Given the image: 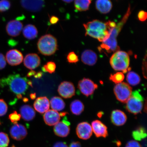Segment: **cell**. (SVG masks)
Masks as SVG:
<instances>
[{"instance_id": "obj_29", "label": "cell", "mask_w": 147, "mask_h": 147, "mask_svg": "<svg viewBox=\"0 0 147 147\" xmlns=\"http://www.w3.org/2000/svg\"><path fill=\"white\" fill-rule=\"evenodd\" d=\"M126 80L130 85L135 86L139 84L141 78L137 73L134 71H130L127 75Z\"/></svg>"}, {"instance_id": "obj_14", "label": "cell", "mask_w": 147, "mask_h": 147, "mask_svg": "<svg viewBox=\"0 0 147 147\" xmlns=\"http://www.w3.org/2000/svg\"><path fill=\"white\" fill-rule=\"evenodd\" d=\"M142 102L131 96L126 102V109L130 113L138 114L141 113L142 109Z\"/></svg>"}, {"instance_id": "obj_10", "label": "cell", "mask_w": 147, "mask_h": 147, "mask_svg": "<svg viewBox=\"0 0 147 147\" xmlns=\"http://www.w3.org/2000/svg\"><path fill=\"white\" fill-rule=\"evenodd\" d=\"M92 132L91 126L87 122L80 123L76 129V134L78 138L84 140L89 139L91 137Z\"/></svg>"}, {"instance_id": "obj_22", "label": "cell", "mask_w": 147, "mask_h": 147, "mask_svg": "<svg viewBox=\"0 0 147 147\" xmlns=\"http://www.w3.org/2000/svg\"><path fill=\"white\" fill-rule=\"evenodd\" d=\"M70 130L69 126L60 122L55 125L54 128L55 134L58 137H67L69 135Z\"/></svg>"}, {"instance_id": "obj_45", "label": "cell", "mask_w": 147, "mask_h": 147, "mask_svg": "<svg viewBox=\"0 0 147 147\" xmlns=\"http://www.w3.org/2000/svg\"><path fill=\"white\" fill-rule=\"evenodd\" d=\"M36 72L35 71H34L32 70L27 73V77H30L33 76H34V75L36 74Z\"/></svg>"}, {"instance_id": "obj_46", "label": "cell", "mask_w": 147, "mask_h": 147, "mask_svg": "<svg viewBox=\"0 0 147 147\" xmlns=\"http://www.w3.org/2000/svg\"><path fill=\"white\" fill-rule=\"evenodd\" d=\"M36 93H32L30 95V97L32 100H34L36 98Z\"/></svg>"}, {"instance_id": "obj_16", "label": "cell", "mask_w": 147, "mask_h": 147, "mask_svg": "<svg viewBox=\"0 0 147 147\" xmlns=\"http://www.w3.org/2000/svg\"><path fill=\"white\" fill-rule=\"evenodd\" d=\"M91 127L92 131L96 137L105 138L108 136L107 128L100 121H94L92 123Z\"/></svg>"}, {"instance_id": "obj_51", "label": "cell", "mask_w": 147, "mask_h": 147, "mask_svg": "<svg viewBox=\"0 0 147 147\" xmlns=\"http://www.w3.org/2000/svg\"><path fill=\"white\" fill-rule=\"evenodd\" d=\"M1 122H0V125H1Z\"/></svg>"}, {"instance_id": "obj_43", "label": "cell", "mask_w": 147, "mask_h": 147, "mask_svg": "<svg viewBox=\"0 0 147 147\" xmlns=\"http://www.w3.org/2000/svg\"><path fill=\"white\" fill-rule=\"evenodd\" d=\"M69 147H81V145L80 142H73L70 144Z\"/></svg>"}, {"instance_id": "obj_20", "label": "cell", "mask_w": 147, "mask_h": 147, "mask_svg": "<svg viewBox=\"0 0 147 147\" xmlns=\"http://www.w3.org/2000/svg\"><path fill=\"white\" fill-rule=\"evenodd\" d=\"M81 59L83 63L86 65L92 66L96 63L97 56L93 51L88 49L82 53Z\"/></svg>"}, {"instance_id": "obj_35", "label": "cell", "mask_w": 147, "mask_h": 147, "mask_svg": "<svg viewBox=\"0 0 147 147\" xmlns=\"http://www.w3.org/2000/svg\"><path fill=\"white\" fill-rule=\"evenodd\" d=\"M8 106L3 99H0V117L6 114L8 111Z\"/></svg>"}, {"instance_id": "obj_31", "label": "cell", "mask_w": 147, "mask_h": 147, "mask_svg": "<svg viewBox=\"0 0 147 147\" xmlns=\"http://www.w3.org/2000/svg\"><path fill=\"white\" fill-rule=\"evenodd\" d=\"M109 79L111 81L117 84L123 82L124 79V75L123 73L117 72L110 75Z\"/></svg>"}, {"instance_id": "obj_33", "label": "cell", "mask_w": 147, "mask_h": 147, "mask_svg": "<svg viewBox=\"0 0 147 147\" xmlns=\"http://www.w3.org/2000/svg\"><path fill=\"white\" fill-rule=\"evenodd\" d=\"M11 6V3L8 0L0 1V12H3L9 10Z\"/></svg>"}, {"instance_id": "obj_27", "label": "cell", "mask_w": 147, "mask_h": 147, "mask_svg": "<svg viewBox=\"0 0 147 147\" xmlns=\"http://www.w3.org/2000/svg\"><path fill=\"white\" fill-rule=\"evenodd\" d=\"M92 0H75V9L79 11H84L89 9Z\"/></svg>"}, {"instance_id": "obj_39", "label": "cell", "mask_w": 147, "mask_h": 147, "mask_svg": "<svg viewBox=\"0 0 147 147\" xmlns=\"http://www.w3.org/2000/svg\"><path fill=\"white\" fill-rule=\"evenodd\" d=\"M125 147H142L140 144L137 141L130 140L127 143Z\"/></svg>"}, {"instance_id": "obj_32", "label": "cell", "mask_w": 147, "mask_h": 147, "mask_svg": "<svg viewBox=\"0 0 147 147\" xmlns=\"http://www.w3.org/2000/svg\"><path fill=\"white\" fill-rule=\"evenodd\" d=\"M10 140L8 135L3 132H0V147L8 146Z\"/></svg>"}, {"instance_id": "obj_2", "label": "cell", "mask_w": 147, "mask_h": 147, "mask_svg": "<svg viewBox=\"0 0 147 147\" xmlns=\"http://www.w3.org/2000/svg\"><path fill=\"white\" fill-rule=\"evenodd\" d=\"M131 13L130 7L129 5L127 11L122 20L110 30L109 36L105 41L102 42V45L98 48L100 51H104L108 53L115 52L119 51L120 48L117 45V38L122 30Z\"/></svg>"}, {"instance_id": "obj_44", "label": "cell", "mask_w": 147, "mask_h": 147, "mask_svg": "<svg viewBox=\"0 0 147 147\" xmlns=\"http://www.w3.org/2000/svg\"><path fill=\"white\" fill-rule=\"evenodd\" d=\"M43 73L41 71H39V72L36 73L34 76L35 78L40 79L43 76Z\"/></svg>"}, {"instance_id": "obj_38", "label": "cell", "mask_w": 147, "mask_h": 147, "mask_svg": "<svg viewBox=\"0 0 147 147\" xmlns=\"http://www.w3.org/2000/svg\"><path fill=\"white\" fill-rule=\"evenodd\" d=\"M138 16L140 21L144 22L147 19V13L144 11H141L139 12Z\"/></svg>"}, {"instance_id": "obj_9", "label": "cell", "mask_w": 147, "mask_h": 147, "mask_svg": "<svg viewBox=\"0 0 147 147\" xmlns=\"http://www.w3.org/2000/svg\"><path fill=\"white\" fill-rule=\"evenodd\" d=\"M58 91L61 96L65 98H69L75 95V89L72 83L64 81L61 83Z\"/></svg>"}, {"instance_id": "obj_36", "label": "cell", "mask_w": 147, "mask_h": 147, "mask_svg": "<svg viewBox=\"0 0 147 147\" xmlns=\"http://www.w3.org/2000/svg\"><path fill=\"white\" fill-rule=\"evenodd\" d=\"M67 59L68 62L70 63H76L79 61L78 55L73 51L70 52L68 54Z\"/></svg>"}, {"instance_id": "obj_11", "label": "cell", "mask_w": 147, "mask_h": 147, "mask_svg": "<svg viewBox=\"0 0 147 147\" xmlns=\"http://www.w3.org/2000/svg\"><path fill=\"white\" fill-rule=\"evenodd\" d=\"M11 137L15 140L21 141L25 139L27 135V130L23 125L16 124L11 127L10 130Z\"/></svg>"}, {"instance_id": "obj_40", "label": "cell", "mask_w": 147, "mask_h": 147, "mask_svg": "<svg viewBox=\"0 0 147 147\" xmlns=\"http://www.w3.org/2000/svg\"><path fill=\"white\" fill-rule=\"evenodd\" d=\"M131 96L134 97V98L142 101V102H143L144 100L142 95L140 94L139 92L138 91L136 90L132 92Z\"/></svg>"}, {"instance_id": "obj_25", "label": "cell", "mask_w": 147, "mask_h": 147, "mask_svg": "<svg viewBox=\"0 0 147 147\" xmlns=\"http://www.w3.org/2000/svg\"><path fill=\"white\" fill-rule=\"evenodd\" d=\"M50 104L51 108L56 111H61L65 107V103L61 97L54 96L51 99Z\"/></svg>"}, {"instance_id": "obj_13", "label": "cell", "mask_w": 147, "mask_h": 147, "mask_svg": "<svg viewBox=\"0 0 147 147\" xmlns=\"http://www.w3.org/2000/svg\"><path fill=\"white\" fill-rule=\"evenodd\" d=\"M23 28V24L18 20H12L8 22L6 31L9 36L16 37L19 36Z\"/></svg>"}, {"instance_id": "obj_19", "label": "cell", "mask_w": 147, "mask_h": 147, "mask_svg": "<svg viewBox=\"0 0 147 147\" xmlns=\"http://www.w3.org/2000/svg\"><path fill=\"white\" fill-rule=\"evenodd\" d=\"M111 119L112 123L115 125L121 126L125 123L127 117L123 112L116 110L112 112Z\"/></svg>"}, {"instance_id": "obj_24", "label": "cell", "mask_w": 147, "mask_h": 147, "mask_svg": "<svg viewBox=\"0 0 147 147\" xmlns=\"http://www.w3.org/2000/svg\"><path fill=\"white\" fill-rule=\"evenodd\" d=\"M23 34L26 38L28 40H32L37 36L38 31L35 26L29 24L25 26L24 28Z\"/></svg>"}, {"instance_id": "obj_4", "label": "cell", "mask_w": 147, "mask_h": 147, "mask_svg": "<svg viewBox=\"0 0 147 147\" xmlns=\"http://www.w3.org/2000/svg\"><path fill=\"white\" fill-rule=\"evenodd\" d=\"M37 47L41 54L45 56H50L54 54L58 50L57 41L52 35L45 34L38 40Z\"/></svg>"}, {"instance_id": "obj_8", "label": "cell", "mask_w": 147, "mask_h": 147, "mask_svg": "<svg viewBox=\"0 0 147 147\" xmlns=\"http://www.w3.org/2000/svg\"><path fill=\"white\" fill-rule=\"evenodd\" d=\"M22 7L26 10L32 12H38L43 8L45 0H21Z\"/></svg>"}, {"instance_id": "obj_12", "label": "cell", "mask_w": 147, "mask_h": 147, "mask_svg": "<svg viewBox=\"0 0 147 147\" xmlns=\"http://www.w3.org/2000/svg\"><path fill=\"white\" fill-rule=\"evenodd\" d=\"M5 58L9 65L17 66L23 62V56L21 51L17 49H13L7 53Z\"/></svg>"}, {"instance_id": "obj_28", "label": "cell", "mask_w": 147, "mask_h": 147, "mask_svg": "<svg viewBox=\"0 0 147 147\" xmlns=\"http://www.w3.org/2000/svg\"><path fill=\"white\" fill-rule=\"evenodd\" d=\"M132 136L135 140L140 141L147 137L146 130L144 128L140 127L132 132Z\"/></svg>"}, {"instance_id": "obj_49", "label": "cell", "mask_w": 147, "mask_h": 147, "mask_svg": "<svg viewBox=\"0 0 147 147\" xmlns=\"http://www.w3.org/2000/svg\"><path fill=\"white\" fill-rule=\"evenodd\" d=\"M23 101H24V102H28V99L27 98H24L23 99Z\"/></svg>"}, {"instance_id": "obj_48", "label": "cell", "mask_w": 147, "mask_h": 147, "mask_svg": "<svg viewBox=\"0 0 147 147\" xmlns=\"http://www.w3.org/2000/svg\"><path fill=\"white\" fill-rule=\"evenodd\" d=\"M68 113H66V112H64V113H60V115L61 117H63L64 116H65L66 115H67Z\"/></svg>"}, {"instance_id": "obj_23", "label": "cell", "mask_w": 147, "mask_h": 147, "mask_svg": "<svg viewBox=\"0 0 147 147\" xmlns=\"http://www.w3.org/2000/svg\"><path fill=\"white\" fill-rule=\"evenodd\" d=\"M96 8L101 13L107 14L111 10L113 7L110 0H96Z\"/></svg>"}, {"instance_id": "obj_5", "label": "cell", "mask_w": 147, "mask_h": 147, "mask_svg": "<svg viewBox=\"0 0 147 147\" xmlns=\"http://www.w3.org/2000/svg\"><path fill=\"white\" fill-rule=\"evenodd\" d=\"M110 63L113 68L125 73L128 71L130 59L127 53L122 51L115 53L110 59Z\"/></svg>"}, {"instance_id": "obj_34", "label": "cell", "mask_w": 147, "mask_h": 147, "mask_svg": "<svg viewBox=\"0 0 147 147\" xmlns=\"http://www.w3.org/2000/svg\"><path fill=\"white\" fill-rule=\"evenodd\" d=\"M21 115L17 111H14L9 116V119L14 124H18V121L21 119Z\"/></svg>"}, {"instance_id": "obj_15", "label": "cell", "mask_w": 147, "mask_h": 147, "mask_svg": "<svg viewBox=\"0 0 147 147\" xmlns=\"http://www.w3.org/2000/svg\"><path fill=\"white\" fill-rule=\"evenodd\" d=\"M41 63L39 56L36 54L32 53L25 56L24 60V65L27 68L32 70L36 68Z\"/></svg>"}, {"instance_id": "obj_41", "label": "cell", "mask_w": 147, "mask_h": 147, "mask_svg": "<svg viewBox=\"0 0 147 147\" xmlns=\"http://www.w3.org/2000/svg\"><path fill=\"white\" fill-rule=\"evenodd\" d=\"M59 19L56 16H51L50 19V22L51 24L54 25L58 22Z\"/></svg>"}, {"instance_id": "obj_17", "label": "cell", "mask_w": 147, "mask_h": 147, "mask_svg": "<svg viewBox=\"0 0 147 147\" xmlns=\"http://www.w3.org/2000/svg\"><path fill=\"white\" fill-rule=\"evenodd\" d=\"M60 118V113L53 110H48L43 116L45 124L49 126L55 125L59 122Z\"/></svg>"}, {"instance_id": "obj_1", "label": "cell", "mask_w": 147, "mask_h": 147, "mask_svg": "<svg viewBox=\"0 0 147 147\" xmlns=\"http://www.w3.org/2000/svg\"><path fill=\"white\" fill-rule=\"evenodd\" d=\"M116 25V24L113 21H109L104 23L98 20H94L84 24L86 36H90L102 42L109 38L110 30Z\"/></svg>"}, {"instance_id": "obj_47", "label": "cell", "mask_w": 147, "mask_h": 147, "mask_svg": "<svg viewBox=\"0 0 147 147\" xmlns=\"http://www.w3.org/2000/svg\"><path fill=\"white\" fill-rule=\"evenodd\" d=\"M62 1L66 3H69L71 2L74 0H62Z\"/></svg>"}, {"instance_id": "obj_3", "label": "cell", "mask_w": 147, "mask_h": 147, "mask_svg": "<svg viewBox=\"0 0 147 147\" xmlns=\"http://www.w3.org/2000/svg\"><path fill=\"white\" fill-rule=\"evenodd\" d=\"M0 84L2 87L7 86L11 92L16 95L25 94L29 86L32 87V82L30 80L19 74L10 75L7 78L1 79Z\"/></svg>"}, {"instance_id": "obj_6", "label": "cell", "mask_w": 147, "mask_h": 147, "mask_svg": "<svg viewBox=\"0 0 147 147\" xmlns=\"http://www.w3.org/2000/svg\"><path fill=\"white\" fill-rule=\"evenodd\" d=\"M114 92L117 100L125 103L131 96L132 88L126 83L122 82L115 86Z\"/></svg>"}, {"instance_id": "obj_7", "label": "cell", "mask_w": 147, "mask_h": 147, "mask_svg": "<svg viewBox=\"0 0 147 147\" xmlns=\"http://www.w3.org/2000/svg\"><path fill=\"white\" fill-rule=\"evenodd\" d=\"M78 87L82 94L88 96L93 94L98 86L90 79L84 78L79 81Z\"/></svg>"}, {"instance_id": "obj_42", "label": "cell", "mask_w": 147, "mask_h": 147, "mask_svg": "<svg viewBox=\"0 0 147 147\" xmlns=\"http://www.w3.org/2000/svg\"><path fill=\"white\" fill-rule=\"evenodd\" d=\"M53 147H68L65 142H58L55 143Z\"/></svg>"}, {"instance_id": "obj_18", "label": "cell", "mask_w": 147, "mask_h": 147, "mask_svg": "<svg viewBox=\"0 0 147 147\" xmlns=\"http://www.w3.org/2000/svg\"><path fill=\"white\" fill-rule=\"evenodd\" d=\"M34 106L37 111L43 114L49 110L50 102L47 97H40L37 98L35 101Z\"/></svg>"}, {"instance_id": "obj_30", "label": "cell", "mask_w": 147, "mask_h": 147, "mask_svg": "<svg viewBox=\"0 0 147 147\" xmlns=\"http://www.w3.org/2000/svg\"><path fill=\"white\" fill-rule=\"evenodd\" d=\"M56 67V64L54 62L49 61L44 65L42 70L44 72L52 74L55 72Z\"/></svg>"}, {"instance_id": "obj_26", "label": "cell", "mask_w": 147, "mask_h": 147, "mask_svg": "<svg viewBox=\"0 0 147 147\" xmlns=\"http://www.w3.org/2000/svg\"><path fill=\"white\" fill-rule=\"evenodd\" d=\"M71 111L73 114L80 115L84 111V106L82 102L80 100H73L70 104Z\"/></svg>"}, {"instance_id": "obj_21", "label": "cell", "mask_w": 147, "mask_h": 147, "mask_svg": "<svg viewBox=\"0 0 147 147\" xmlns=\"http://www.w3.org/2000/svg\"><path fill=\"white\" fill-rule=\"evenodd\" d=\"M21 116L24 120L29 121L33 120L36 116L35 110L32 106L25 105L21 107L20 109Z\"/></svg>"}, {"instance_id": "obj_37", "label": "cell", "mask_w": 147, "mask_h": 147, "mask_svg": "<svg viewBox=\"0 0 147 147\" xmlns=\"http://www.w3.org/2000/svg\"><path fill=\"white\" fill-rule=\"evenodd\" d=\"M6 65V60L4 55L0 53V70L4 69Z\"/></svg>"}, {"instance_id": "obj_50", "label": "cell", "mask_w": 147, "mask_h": 147, "mask_svg": "<svg viewBox=\"0 0 147 147\" xmlns=\"http://www.w3.org/2000/svg\"><path fill=\"white\" fill-rule=\"evenodd\" d=\"M11 147H16V146L14 145H12Z\"/></svg>"}]
</instances>
